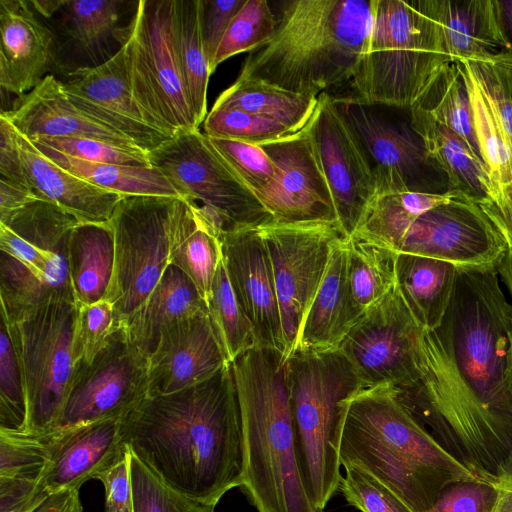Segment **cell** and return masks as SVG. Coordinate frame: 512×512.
Here are the masks:
<instances>
[{"label": "cell", "mask_w": 512, "mask_h": 512, "mask_svg": "<svg viewBox=\"0 0 512 512\" xmlns=\"http://www.w3.org/2000/svg\"><path fill=\"white\" fill-rule=\"evenodd\" d=\"M499 279L497 266H458L441 324L415 327L413 380L394 387L435 439L485 480L512 453V306Z\"/></svg>", "instance_id": "1"}, {"label": "cell", "mask_w": 512, "mask_h": 512, "mask_svg": "<svg viewBox=\"0 0 512 512\" xmlns=\"http://www.w3.org/2000/svg\"><path fill=\"white\" fill-rule=\"evenodd\" d=\"M127 449L172 489L215 505L243 482V437L231 363L206 381L146 396L120 418Z\"/></svg>", "instance_id": "2"}, {"label": "cell", "mask_w": 512, "mask_h": 512, "mask_svg": "<svg viewBox=\"0 0 512 512\" xmlns=\"http://www.w3.org/2000/svg\"><path fill=\"white\" fill-rule=\"evenodd\" d=\"M341 466L376 478L413 511L426 512L451 482L472 479L399 400L392 385L362 388L345 400Z\"/></svg>", "instance_id": "3"}, {"label": "cell", "mask_w": 512, "mask_h": 512, "mask_svg": "<svg viewBox=\"0 0 512 512\" xmlns=\"http://www.w3.org/2000/svg\"><path fill=\"white\" fill-rule=\"evenodd\" d=\"M375 0H294L273 35L249 52L237 78L318 97L353 78L366 51Z\"/></svg>", "instance_id": "4"}, {"label": "cell", "mask_w": 512, "mask_h": 512, "mask_svg": "<svg viewBox=\"0 0 512 512\" xmlns=\"http://www.w3.org/2000/svg\"><path fill=\"white\" fill-rule=\"evenodd\" d=\"M285 356L255 347L232 363L243 437L240 487L257 512H325L305 490L295 450Z\"/></svg>", "instance_id": "5"}, {"label": "cell", "mask_w": 512, "mask_h": 512, "mask_svg": "<svg viewBox=\"0 0 512 512\" xmlns=\"http://www.w3.org/2000/svg\"><path fill=\"white\" fill-rule=\"evenodd\" d=\"M287 383L301 478L311 503L322 510L339 490L345 400L363 388L340 349L294 352Z\"/></svg>", "instance_id": "6"}, {"label": "cell", "mask_w": 512, "mask_h": 512, "mask_svg": "<svg viewBox=\"0 0 512 512\" xmlns=\"http://www.w3.org/2000/svg\"><path fill=\"white\" fill-rule=\"evenodd\" d=\"M447 62L440 27L417 0H375L368 45L350 80L354 98L409 109Z\"/></svg>", "instance_id": "7"}, {"label": "cell", "mask_w": 512, "mask_h": 512, "mask_svg": "<svg viewBox=\"0 0 512 512\" xmlns=\"http://www.w3.org/2000/svg\"><path fill=\"white\" fill-rule=\"evenodd\" d=\"M77 219L35 198L0 214L1 313L9 320L53 301L75 302L68 242Z\"/></svg>", "instance_id": "8"}, {"label": "cell", "mask_w": 512, "mask_h": 512, "mask_svg": "<svg viewBox=\"0 0 512 512\" xmlns=\"http://www.w3.org/2000/svg\"><path fill=\"white\" fill-rule=\"evenodd\" d=\"M148 158L218 239L226 232L273 222L200 129L177 133L148 152Z\"/></svg>", "instance_id": "9"}, {"label": "cell", "mask_w": 512, "mask_h": 512, "mask_svg": "<svg viewBox=\"0 0 512 512\" xmlns=\"http://www.w3.org/2000/svg\"><path fill=\"white\" fill-rule=\"evenodd\" d=\"M185 202L177 196L127 195L109 221L114 266L105 299L122 326L146 301L170 265L174 226Z\"/></svg>", "instance_id": "10"}, {"label": "cell", "mask_w": 512, "mask_h": 512, "mask_svg": "<svg viewBox=\"0 0 512 512\" xmlns=\"http://www.w3.org/2000/svg\"><path fill=\"white\" fill-rule=\"evenodd\" d=\"M77 304L53 301L14 320H6L22 373L26 432H54L75 370L72 341Z\"/></svg>", "instance_id": "11"}, {"label": "cell", "mask_w": 512, "mask_h": 512, "mask_svg": "<svg viewBox=\"0 0 512 512\" xmlns=\"http://www.w3.org/2000/svg\"><path fill=\"white\" fill-rule=\"evenodd\" d=\"M174 0H141L124 43L132 93L149 126L173 137L199 129L173 39Z\"/></svg>", "instance_id": "12"}, {"label": "cell", "mask_w": 512, "mask_h": 512, "mask_svg": "<svg viewBox=\"0 0 512 512\" xmlns=\"http://www.w3.org/2000/svg\"><path fill=\"white\" fill-rule=\"evenodd\" d=\"M258 230L271 263L288 359L321 286L332 244L343 234L335 221L269 223Z\"/></svg>", "instance_id": "13"}, {"label": "cell", "mask_w": 512, "mask_h": 512, "mask_svg": "<svg viewBox=\"0 0 512 512\" xmlns=\"http://www.w3.org/2000/svg\"><path fill=\"white\" fill-rule=\"evenodd\" d=\"M369 160L375 195L399 192L446 193L448 179L429 156L422 138L377 105L354 97L334 98Z\"/></svg>", "instance_id": "14"}, {"label": "cell", "mask_w": 512, "mask_h": 512, "mask_svg": "<svg viewBox=\"0 0 512 512\" xmlns=\"http://www.w3.org/2000/svg\"><path fill=\"white\" fill-rule=\"evenodd\" d=\"M148 356L118 326L90 362H78L56 430L121 418L147 396Z\"/></svg>", "instance_id": "15"}, {"label": "cell", "mask_w": 512, "mask_h": 512, "mask_svg": "<svg viewBox=\"0 0 512 512\" xmlns=\"http://www.w3.org/2000/svg\"><path fill=\"white\" fill-rule=\"evenodd\" d=\"M416 325L397 283L360 315L338 349L363 388L385 384L402 388L411 383L415 375L412 340Z\"/></svg>", "instance_id": "16"}, {"label": "cell", "mask_w": 512, "mask_h": 512, "mask_svg": "<svg viewBox=\"0 0 512 512\" xmlns=\"http://www.w3.org/2000/svg\"><path fill=\"white\" fill-rule=\"evenodd\" d=\"M501 229L464 195L418 216L398 253L451 262L459 267L497 266L508 249Z\"/></svg>", "instance_id": "17"}, {"label": "cell", "mask_w": 512, "mask_h": 512, "mask_svg": "<svg viewBox=\"0 0 512 512\" xmlns=\"http://www.w3.org/2000/svg\"><path fill=\"white\" fill-rule=\"evenodd\" d=\"M309 126L332 193L338 226L348 238L355 232L375 196V180L369 160L334 97L327 92L318 96Z\"/></svg>", "instance_id": "18"}, {"label": "cell", "mask_w": 512, "mask_h": 512, "mask_svg": "<svg viewBox=\"0 0 512 512\" xmlns=\"http://www.w3.org/2000/svg\"><path fill=\"white\" fill-rule=\"evenodd\" d=\"M259 146L277 167L276 180L259 196L272 216V223L337 222L332 193L315 151L309 123L293 134Z\"/></svg>", "instance_id": "19"}, {"label": "cell", "mask_w": 512, "mask_h": 512, "mask_svg": "<svg viewBox=\"0 0 512 512\" xmlns=\"http://www.w3.org/2000/svg\"><path fill=\"white\" fill-rule=\"evenodd\" d=\"M63 87L79 110L147 152L171 138L149 126L135 100L124 44L102 64L71 72Z\"/></svg>", "instance_id": "20"}, {"label": "cell", "mask_w": 512, "mask_h": 512, "mask_svg": "<svg viewBox=\"0 0 512 512\" xmlns=\"http://www.w3.org/2000/svg\"><path fill=\"white\" fill-rule=\"evenodd\" d=\"M223 263L238 304L251 322L259 347L284 355V338L269 255L258 228L219 237Z\"/></svg>", "instance_id": "21"}, {"label": "cell", "mask_w": 512, "mask_h": 512, "mask_svg": "<svg viewBox=\"0 0 512 512\" xmlns=\"http://www.w3.org/2000/svg\"><path fill=\"white\" fill-rule=\"evenodd\" d=\"M227 364L205 307L161 335L148 357L147 396L169 394L202 383Z\"/></svg>", "instance_id": "22"}, {"label": "cell", "mask_w": 512, "mask_h": 512, "mask_svg": "<svg viewBox=\"0 0 512 512\" xmlns=\"http://www.w3.org/2000/svg\"><path fill=\"white\" fill-rule=\"evenodd\" d=\"M126 449L120 437V418L56 430L49 434V459L39 486L46 494L80 490Z\"/></svg>", "instance_id": "23"}, {"label": "cell", "mask_w": 512, "mask_h": 512, "mask_svg": "<svg viewBox=\"0 0 512 512\" xmlns=\"http://www.w3.org/2000/svg\"><path fill=\"white\" fill-rule=\"evenodd\" d=\"M3 115L29 140L39 137L89 138L124 146H137L125 135L79 110L69 99L63 82L47 75L27 94L18 97Z\"/></svg>", "instance_id": "24"}, {"label": "cell", "mask_w": 512, "mask_h": 512, "mask_svg": "<svg viewBox=\"0 0 512 512\" xmlns=\"http://www.w3.org/2000/svg\"><path fill=\"white\" fill-rule=\"evenodd\" d=\"M29 1L0 0V86L23 96L48 75L53 36Z\"/></svg>", "instance_id": "25"}, {"label": "cell", "mask_w": 512, "mask_h": 512, "mask_svg": "<svg viewBox=\"0 0 512 512\" xmlns=\"http://www.w3.org/2000/svg\"><path fill=\"white\" fill-rule=\"evenodd\" d=\"M27 181L33 193L49 201L79 223H108L124 195L99 188L66 171L16 131Z\"/></svg>", "instance_id": "26"}, {"label": "cell", "mask_w": 512, "mask_h": 512, "mask_svg": "<svg viewBox=\"0 0 512 512\" xmlns=\"http://www.w3.org/2000/svg\"><path fill=\"white\" fill-rule=\"evenodd\" d=\"M347 238L332 244L321 286L304 321L294 352L336 350L360 317L349 287L347 274Z\"/></svg>", "instance_id": "27"}, {"label": "cell", "mask_w": 512, "mask_h": 512, "mask_svg": "<svg viewBox=\"0 0 512 512\" xmlns=\"http://www.w3.org/2000/svg\"><path fill=\"white\" fill-rule=\"evenodd\" d=\"M440 27L452 62L485 60L510 52L494 0H417Z\"/></svg>", "instance_id": "28"}, {"label": "cell", "mask_w": 512, "mask_h": 512, "mask_svg": "<svg viewBox=\"0 0 512 512\" xmlns=\"http://www.w3.org/2000/svg\"><path fill=\"white\" fill-rule=\"evenodd\" d=\"M205 307L192 280L170 264L146 301L121 327L130 341L149 357L165 330Z\"/></svg>", "instance_id": "29"}, {"label": "cell", "mask_w": 512, "mask_h": 512, "mask_svg": "<svg viewBox=\"0 0 512 512\" xmlns=\"http://www.w3.org/2000/svg\"><path fill=\"white\" fill-rule=\"evenodd\" d=\"M410 124L422 138L429 156L446 175L450 189L477 204L493 201L495 189L488 170L467 143L448 127L411 107Z\"/></svg>", "instance_id": "30"}, {"label": "cell", "mask_w": 512, "mask_h": 512, "mask_svg": "<svg viewBox=\"0 0 512 512\" xmlns=\"http://www.w3.org/2000/svg\"><path fill=\"white\" fill-rule=\"evenodd\" d=\"M458 266L444 260L398 253L396 283L418 325L437 328L448 309Z\"/></svg>", "instance_id": "31"}, {"label": "cell", "mask_w": 512, "mask_h": 512, "mask_svg": "<svg viewBox=\"0 0 512 512\" xmlns=\"http://www.w3.org/2000/svg\"><path fill=\"white\" fill-rule=\"evenodd\" d=\"M68 266L75 303L105 299L114 266V236L110 223H79L68 242Z\"/></svg>", "instance_id": "32"}, {"label": "cell", "mask_w": 512, "mask_h": 512, "mask_svg": "<svg viewBox=\"0 0 512 512\" xmlns=\"http://www.w3.org/2000/svg\"><path fill=\"white\" fill-rule=\"evenodd\" d=\"M460 195L463 194L453 190L375 195L352 235L398 253L406 231L418 216Z\"/></svg>", "instance_id": "33"}, {"label": "cell", "mask_w": 512, "mask_h": 512, "mask_svg": "<svg viewBox=\"0 0 512 512\" xmlns=\"http://www.w3.org/2000/svg\"><path fill=\"white\" fill-rule=\"evenodd\" d=\"M317 104L318 97L286 91L259 80L237 78L218 96L212 109L259 115L297 132L309 123Z\"/></svg>", "instance_id": "34"}, {"label": "cell", "mask_w": 512, "mask_h": 512, "mask_svg": "<svg viewBox=\"0 0 512 512\" xmlns=\"http://www.w3.org/2000/svg\"><path fill=\"white\" fill-rule=\"evenodd\" d=\"M411 107L459 135L484 163L475 133L468 87L459 62L442 65Z\"/></svg>", "instance_id": "35"}, {"label": "cell", "mask_w": 512, "mask_h": 512, "mask_svg": "<svg viewBox=\"0 0 512 512\" xmlns=\"http://www.w3.org/2000/svg\"><path fill=\"white\" fill-rule=\"evenodd\" d=\"M173 39L183 85L200 127L207 116V89L211 75L199 25V0H174Z\"/></svg>", "instance_id": "36"}, {"label": "cell", "mask_w": 512, "mask_h": 512, "mask_svg": "<svg viewBox=\"0 0 512 512\" xmlns=\"http://www.w3.org/2000/svg\"><path fill=\"white\" fill-rule=\"evenodd\" d=\"M221 259L219 239L185 200L172 234L170 264L192 280L205 304Z\"/></svg>", "instance_id": "37"}, {"label": "cell", "mask_w": 512, "mask_h": 512, "mask_svg": "<svg viewBox=\"0 0 512 512\" xmlns=\"http://www.w3.org/2000/svg\"><path fill=\"white\" fill-rule=\"evenodd\" d=\"M46 157L66 171L99 188L127 195L180 197L171 183L154 167L96 163L67 156L33 143Z\"/></svg>", "instance_id": "38"}, {"label": "cell", "mask_w": 512, "mask_h": 512, "mask_svg": "<svg viewBox=\"0 0 512 512\" xmlns=\"http://www.w3.org/2000/svg\"><path fill=\"white\" fill-rule=\"evenodd\" d=\"M347 246L348 282L360 316L396 285L398 253L353 235L347 238Z\"/></svg>", "instance_id": "39"}, {"label": "cell", "mask_w": 512, "mask_h": 512, "mask_svg": "<svg viewBox=\"0 0 512 512\" xmlns=\"http://www.w3.org/2000/svg\"><path fill=\"white\" fill-rule=\"evenodd\" d=\"M459 64L468 87L482 159L495 189L493 202L504 200L512 203V147L477 82L467 68Z\"/></svg>", "instance_id": "40"}, {"label": "cell", "mask_w": 512, "mask_h": 512, "mask_svg": "<svg viewBox=\"0 0 512 512\" xmlns=\"http://www.w3.org/2000/svg\"><path fill=\"white\" fill-rule=\"evenodd\" d=\"M206 308L229 363L259 347L255 330L236 300L223 259L217 267Z\"/></svg>", "instance_id": "41"}, {"label": "cell", "mask_w": 512, "mask_h": 512, "mask_svg": "<svg viewBox=\"0 0 512 512\" xmlns=\"http://www.w3.org/2000/svg\"><path fill=\"white\" fill-rule=\"evenodd\" d=\"M129 451V450H128ZM132 512H215L166 485L129 451Z\"/></svg>", "instance_id": "42"}, {"label": "cell", "mask_w": 512, "mask_h": 512, "mask_svg": "<svg viewBox=\"0 0 512 512\" xmlns=\"http://www.w3.org/2000/svg\"><path fill=\"white\" fill-rule=\"evenodd\" d=\"M121 5L117 0H63L59 9L62 26L77 44L90 48L112 34Z\"/></svg>", "instance_id": "43"}, {"label": "cell", "mask_w": 512, "mask_h": 512, "mask_svg": "<svg viewBox=\"0 0 512 512\" xmlns=\"http://www.w3.org/2000/svg\"><path fill=\"white\" fill-rule=\"evenodd\" d=\"M278 24L274 13L265 0H246L233 17L216 52L212 71L226 59L252 51L266 42Z\"/></svg>", "instance_id": "44"}, {"label": "cell", "mask_w": 512, "mask_h": 512, "mask_svg": "<svg viewBox=\"0 0 512 512\" xmlns=\"http://www.w3.org/2000/svg\"><path fill=\"white\" fill-rule=\"evenodd\" d=\"M459 62L467 68L487 98L512 147V53Z\"/></svg>", "instance_id": "45"}, {"label": "cell", "mask_w": 512, "mask_h": 512, "mask_svg": "<svg viewBox=\"0 0 512 512\" xmlns=\"http://www.w3.org/2000/svg\"><path fill=\"white\" fill-rule=\"evenodd\" d=\"M27 402L21 369L5 320L0 324V429L23 432Z\"/></svg>", "instance_id": "46"}, {"label": "cell", "mask_w": 512, "mask_h": 512, "mask_svg": "<svg viewBox=\"0 0 512 512\" xmlns=\"http://www.w3.org/2000/svg\"><path fill=\"white\" fill-rule=\"evenodd\" d=\"M209 138L237 140L261 145L295 133L283 124L238 110L211 109L203 122Z\"/></svg>", "instance_id": "47"}, {"label": "cell", "mask_w": 512, "mask_h": 512, "mask_svg": "<svg viewBox=\"0 0 512 512\" xmlns=\"http://www.w3.org/2000/svg\"><path fill=\"white\" fill-rule=\"evenodd\" d=\"M49 459V434L0 429V477L39 480Z\"/></svg>", "instance_id": "48"}, {"label": "cell", "mask_w": 512, "mask_h": 512, "mask_svg": "<svg viewBox=\"0 0 512 512\" xmlns=\"http://www.w3.org/2000/svg\"><path fill=\"white\" fill-rule=\"evenodd\" d=\"M209 140L258 199L276 180L277 167L259 145L221 138Z\"/></svg>", "instance_id": "49"}, {"label": "cell", "mask_w": 512, "mask_h": 512, "mask_svg": "<svg viewBox=\"0 0 512 512\" xmlns=\"http://www.w3.org/2000/svg\"><path fill=\"white\" fill-rule=\"evenodd\" d=\"M30 141L84 161L151 167L148 152L140 147L118 145L89 138L39 137Z\"/></svg>", "instance_id": "50"}, {"label": "cell", "mask_w": 512, "mask_h": 512, "mask_svg": "<svg viewBox=\"0 0 512 512\" xmlns=\"http://www.w3.org/2000/svg\"><path fill=\"white\" fill-rule=\"evenodd\" d=\"M117 327L114 308L106 299L77 305L72 341L75 363L90 362Z\"/></svg>", "instance_id": "51"}, {"label": "cell", "mask_w": 512, "mask_h": 512, "mask_svg": "<svg viewBox=\"0 0 512 512\" xmlns=\"http://www.w3.org/2000/svg\"><path fill=\"white\" fill-rule=\"evenodd\" d=\"M339 491L361 512H415L395 493L365 471L345 466Z\"/></svg>", "instance_id": "52"}, {"label": "cell", "mask_w": 512, "mask_h": 512, "mask_svg": "<svg viewBox=\"0 0 512 512\" xmlns=\"http://www.w3.org/2000/svg\"><path fill=\"white\" fill-rule=\"evenodd\" d=\"M497 488L492 480L475 477L446 485L426 512H492Z\"/></svg>", "instance_id": "53"}, {"label": "cell", "mask_w": 512, "mask_h": 512, "mask_svg": "<svg viewBox=\"0 0 512 512\" xmlns=\"http://www.w3.org/2000/svg\"><path fill=\"white\" fill-rule=\"evenodd\" d=\"M246 0H199V25L210 72L218 47L236 13Z\"/></svg>", "instance_id": "54"}, {"label": "cell", "mask_w": 512, "mask_h": 512, "mask_svg": "<svg viewBox=\"0 0 512 512\" xmlns=\"http://www.w3.org/2000/svg\"><path fill=\"white\" fill-rule=\"evenodd\" d=\"M96 479L105 489V512H132L128 449L102 470Z\"/></svg>", "instance_id": "55"}, {"label": "cell", "mask_w": 512, "mask_h": 512, "mask_svg": "<svg viewBox=\"0 0 512 512\" xmlns=\"http://www.w3.org/2000/svg\"><path fill=\"white\" fill-rule=\"evenodd\" d=\"M47 495L39 480L0 477V512H31Z\"/></svg>", "instance_id": "56"}, {"label": "cell", "mask_w": 512, "mask_h": 512, "mask_svg": "<svg viewBox=\"0 0 512 512\" xmlns=\"http://www.w3.org/2000/svg\"><path fill=\"white\" fill-rule=\"evenodd\" d=\"M0 181L31 190L19 154L16 129L3 115L0 116Z\"/></svg>", "instance_id": "57"}, {"label": "cell", "mask_w": 512, "mask_h": 512, "mask_svg": "<svg viewBox=\"0 0 512 512\" xmlns=\"http://www.w3.org/2000/svg\"><path fill=\"white\" fill-rule=\"evenodd\" d=\"M31 512H83L79 489L50 493Z\"/></svg>", "instance_id": "58"}, {"label": "cell", "mask_w": 512, "mask_h": 512, "mask_svg": "<svg viewBox=\"0 0 512 512\" xmlns=\"http://www.w3.org/2000/svg\"><path fill=\"white\" fill-rule=\"evenodd\" d=\"M497 488V498L492 512H512V453L491 479Z\"/></svg>", "instance_id": "59"}, {"label": "cell", "mask_w": 512, "mask_h": 512, "mask_svg": "<svg viewBox=\"0 0 512 512\" xmlns=\"http://www.w3.org/2000/svg\"><path fill=\"white\" fill-rule=\"evenodd\" d=\"M480 206L501 229L508 243L512 245V203L499 200L480 204Z\"/></svg>", "instance_id": "60"}, {"label": "cell", "mask_w": 512, "mask_h": 512, "mask_svg": "<svg viewBox=\"0 0 512 512\" xmlns=\"http://www.w3.org/2000/svg\"><path fill=\"white\" fill-rule=\"evenodd\" d=\"M499 25L512 53V0H494Z\"/></svg>", "instance_id": "61"}, {"label": "cell", "mask_w": 512, "mask_h": 512, "mask_svg": "<svg viewBox=\"0 0 512 512\" xmlns=\"http://www.w3.org/2000/svg\"><path fill=\"white\" fill-rule=\"evenodd\" d=\"M509 244V243H508ZM497 271L499 278L503 281L507 290L509 292V296L511 299L512 306V245L509 244L508 249L500 263L497 265Z\"/></svg>", "instance_id": "62"}, {"label": "cell", "mask_w": 512, "mask_h": 512, "mask_svg": "<svg viewBox=\"0 0 512 512\" xmlns=\"http://www.w3.org/2000/svg\"><path fill=\"white\" fill-rule=\"evenodd\" d=\"M63 0L29 1L30 5L41 15L50 17L59 11Z\"/></svg>", "instance_id": "63"}, {"label": "cell", "mask_w": 512, "mask_h": 512, "mask_svg": "<svg viewBox=\"0 0 512 512\" xmlns=\"http://www.w3.org/2000/svg\"><path fill=\"white\" fill-rule=\"evenodd\" d=\"M508 382H509L510 397H511V401H512V349H511V357H510L509 372H508Z\"/></svg>", "instance_id": "64"}]
</instances>
